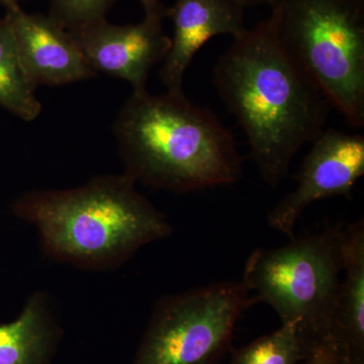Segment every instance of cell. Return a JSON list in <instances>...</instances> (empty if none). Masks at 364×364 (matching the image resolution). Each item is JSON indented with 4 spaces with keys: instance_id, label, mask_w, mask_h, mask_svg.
I'll return each mask as SVG.
<instances>
[{
    "instance_id": "cell-7",
    "label": "cell",
    "mask_w": 364,
    "mask_h": 364,
    "mask_svg": "<svg viewBox=\"0 0 364 364\" xmlns=\"http://www.w3.org/2000/svg\"><path fill=\"white\" fill-rule=\"evenodd\" d=\"M296 179L298 186L267 215L269 227L296 238L294 227L313 203L334 196L351 198L364 174V136L325 129L313 141Z\"/></svg>"
},
{
    "instance_id": "cell-16",
    "label": "cell",
    "mask_w": 364,
    "mask_h": 364,
    "mask_svg": "<svg viewBox=\"0 0 364 364\" xmlns=\"http://www.w3.org/2000/svg\"><path fill=\"white\" fill-rule=\"evenodd\" d=\"M301 364H352L340 358L331 347L321 346L315 349Z\"/></svg>"
},
{
    "instance_id": "cell-6",
    "label": "cell",
    "mask_w": 364,
    "mask_h": 364,
    "mask_svg": "<svg viewBox=\"0 0 364 364\" xmlns=\"http://www.w3.org/2000/svg\"><path fill=\"white\" fill-rule=\"evenodd\" d=\"M256 303L242 282L210 284L157 301L133 364H212L242 314Z\"/></svg>"
},
{
    "instance_id": "cell-10",
    "label": "cell",
    "mask_w": 364,
    "mask_h": 364,
    "mask_svg": "<svg viewBox=\"0 0 364 364\" xmlns=\"http://www.w3.org/2000/svg\"><path fill=\"white\" fill-rule=\"evenodd\" d=\"M166 18L173 23L171 46L159 72L166 90H182L186 70L208 41L225 35L235 39L247 31L244 9L234 0H176Z\"/></svg>"
},
{
    "instance_id": "cell-5",
    "label": "cell",
    "mask_w": 364,
    "mask_h": 364,
    "mask_svg": "<svg viewBox=\"0 0 364 364\" xmlns=\"http://www.w3.org/2000/svg\"><path fill=\"white\" fill-rule=\"evenodd\" d=\"M344 238L345 227H327L280 247L255 249L244 267L242 282L255 301L272 306L282 325L296 326L310 354L329 347Z\"/></svg>"
},
{
    "instance_id": "cell-2",
    "label": "cell",
    "mask_w": 364,
    "mask_h": 364,
    "mask_svg": "<svg viewBox=\"0 0 364 364\" xmlns=\"http://www.w3.org/2000/svg\"><path fill=\"white\" fill-rule=\"evenodd\" d=\"M124 173L149 188L193 193L240 181L232 132L183 90L133 91L114 123Z\"/></svg>"
},
{
    "instance_id": "cell-15",
    "label": "cell",
    "mask_w": 364,
    "mask_h": 364,
    "mask_svg": "<svg viewBox=\"0 0 364 364\" xmlns=\"http://www.w3.org/2000/svg\"><path fill=\"white\" fill-rule=\"evenodd\" d=\"M117 0H50L48 18L66 31L107 20Z\"/></svg>"
},
{
    "instance_id": "cell-13",
    "label": "cell",
    "mask_w": 364,
    "mask_h": 364,
    "mask_svg": "<svg viewBox=\"0 0 364 364\" xmlns=\"http://www.w3.org/2000/svg\"><path fill=\"white\" fill-rule=\"evenodd\" d=\"M21 64L11 26L0 18V105L25 122L40 116L43 105Z\"/></svg>"
},
{
    "instance_id": "cell-1",
    "label": "cell",
    "mask_w": 364,
    "mask_h": 364,
    "mask_svg": "<svg viewBox=\"0 0 364 364\" xmlns=\"http://www.w3.org/2000/svg\"><path fill=\"white\" fill-rule=\"evenodd\" d=\"M213 75L261 178L277 188L296 153L325 130L331 104L282 49L267 20L233 39Z\"/></svg>"
},
{
    "instance_id": "cell-17",
    "label": "cell",
    "mask_w": 364,
    "mask_h": 364,
    "mask_svg": "<svg viewBox=\"0 0 364 364\" xmlns=\"http://www.w3.org/2000/svg\"><path fill=\"white\" fill-rule=\"evenodd\" d=\"M142 4L147 18H160L164 20L166 18L167 7L163 6L160 0H139Z\"/></svg>"
},
{
    "instance_id": "cell-11",
    "label": "cell",
    "mask_w": 364,
    "mask_h": 364,
    "mask_svg": "<svg viewBox=\"0 0 364 364\" xmlns=\"http://www.w3.org/2000/svg\"><path fill=\"white\" fill-rule=\"evenodd\" d=\"M343 257L329 347L347 363L364 364L363 219L345 227Z\"/></svg>"
},
{
    "instance_id": "cell-14",
    "label": "cell",
    "mask_w": 364,
    "mask_h": 364,
    "mask_svg": "<svg viewBox=\"0 0 364 364\" xmlns=\"http://www.w3.org/2000/svg\"><path fill=\"white\" fill-rule=\"evenodd\" d=\"M309 355L296 326L287 324L235 352L230 364H301Z\"/></svg>"
},
{
    "instance_id": "cell-3",
    "label": "cell",
    "mask_w": 364,
    "mask_h": 364,
    "mask_svg": "<svg viewBox=\"0 0 364 364\" xmlns=\"http://www.w3.org/2000/svg\"><path fill=\"white\" fill-rule=\"evenodd\" d=\"M128 174L97 176L78 188L33 191L13 203L16 217L37 228L48 257L87 270L119 267L172 226L136 191Z\"/></svg>"
},
{
    "instance_id": "cell-8",
    "label": "cell",
    "mask_w": 364,
    "mask_h": 364,
    "mask_svg": "<svg viewBox=\"0 0 364 364\" xmlns=\"http://www.w3.org/2000/svg\"><path fill=\"white\" fill-rule=\"evenodd\" d=\"M162 21L145 16L140 23L114 25L102 20L67 32L97 73L123 79L133 91H141L171 46Z\"/></svg>"
},
{
    "instance_id": "cell-18",
    "label": "cell",
    "mask_w": 364,
    "mask_h": 364,
    "mask_svg": "<svg viewBox=\"0 0 364 364\" xmlns=\"http://www.w3.org/2000/svg\"><path fill=\"white\" fill-rule=\"evenodd\" d=\"M237 4H239L242 9H248V7H255L263 6V4H268L269 6L270 2L272 0H234Z\"/></svg>"
},
{
    "instance_id": "cell-19",
    "label": "cell",
    "mask_w": 364,
    "mask_h": 364,
    "mask_svg": "<svg viewBox=\"0 0 364 364\" xmlns=\"http://www.w3.org/2000/svg\"><path fill=\"white\" fill-rule=\"evenodd\" d=\"M23 0H0V6L9 7L11 6H16V4H20V2Z\"/></svg>"
},
{
    "instance_id": "cell-9",
    "label": "cell",
    "mask_w": 364,
    "mask_h": 364,
    "mask_svg": "<svg viewBox=\"0 0 364 364\" xmlns=\"http://www.w3.org/2000/svg\"><path fill=\"white\" fill-rule=\"evenodd\" d=\"M21 64L35 90L61 86L97 75L72 39L70 33L47 16L26 13L20 4L6 7Z\"/></svg>"
},
{
    "instance_id": "cell-12",
    "label": "cell",
    "mask_w": 364,
    "mask_h": 364,
    "mask_svg": "<svg viewBox=\"0 0 364 364\" xmlns=\"http://www.w3.org/2000/svg\"><path fill=\"white\" fill-rule=\"evenodd\" d=\"M62 335L50 296L36 291L18 318L0 323V364H50Z\"/></svg>"
},
{
    "instance_id": "cell-4",
    "label": "cell",
    "mask_w": 364,
    "mask_h": 364,
    "mask_svg": "<svg viewBox=\"0 0 364 364\" xmlns=\"http://www.w3.org/2000/svg\"><path fill=\"white\" fill-rule=\"evenodd\" d=\"M282 49L353 128L364 127V0H272Z\"/></svg>"
}]
</instances>
